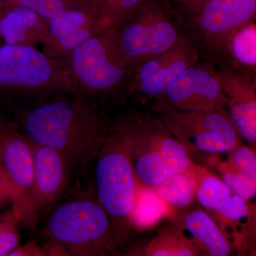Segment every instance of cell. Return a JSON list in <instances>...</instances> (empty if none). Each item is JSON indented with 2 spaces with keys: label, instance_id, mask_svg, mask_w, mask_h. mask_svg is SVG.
Listing matches in <instances>:
<instances>
[{
  "label": "cell",
  "instance_id": "6da1fadb",
  "mask_svg": "<svg viewBox=\"0 0 256 256\" xmlns=\"http://www.w3.org/2000/svg\"><path fill=\"white\" fill-rule=\"evenodd\" d=\"M46 97L20 114L22 132L32 142L60 152L72 166L95 161L111 124L95 100L76 90Z\"/></svg>",
  "mask_w": 256,
  "mask_h": 256
},
{
  "label": "cell",
  "instance_id": "7a4b0ae2",
  "mask_svg": "<svg viewBox=\"0 0 256 256\" xmlns=\"http://www.w3.org/2000/svg\"><path fill=\"white\" fill-rule=\"evenodd\" d=\"M111 124L126 143L139 186L154 188L194 166L188 150L156 116L130 111Z\"/></svg>",
  "mask_w": 256,
  "mask_h": 256
},
{
  "label": "cell",
  "instance_id": "3957f363",
  "mask_svg": "<svg viewBox=\"0 0 256 256\" xmlns=\"http://www.w3.org/2000/svg\"><path fill=\"white\" fill-rule=\"evenodd\" d=\"M95 161L97 201L108 216L120 248L136 228L132 216L139 184L126 143L111 124Z\"/></svg>",
  "mask_w": 256,
  "mask_h": 256
},
{
  "label": "cell",
  "instance_id": "277c9868",
  "mask_svg": "<svg viewBox=\"0 0 256 256\" xmlns=\"http://www.w3.org/2000/svg\"><path fill=\"white\" fill-rule=\"evenodd\" d=\"M75 90L94 99L127 85L134 67L124 54L116 28H108L82 43L66 60Z\"/></svg>",
  "mask_w": 256,
  "mask_h": 256
},
{
  "label": "cell",
  "instance_id": "5b68a950",
  "mask_svg": "<svg viewBox=\"0 0 256 256\" xmlns=\"http://www.w3.org/2000/svg\"><path fill=\"white\" fill-rule=\"evenodd\" d=\"M43 234L68 256H108L118 248L108 216L92 200H75L57 208Z\"/></svg>",
  "mask_w": 256,
  "mask_h": 256
},
{
  "label": "cell",
  "instance_id": "8992f818",
  "mask_svg": "<svg viewBox=\"0 0 256 256\" xmlns=\"http://www.w3.org/2000/svg\"><path fill=\"white\" fill-rule=\"evenodd\" d=\"M74 90L66 64L36 47L0 45V96L44 97Z\"/></svg>",
  "mask_w": 256,
  "mask_h": 256
},
{
  "label": "cell",
  "instance_id": "52a82bcc",
  "mask_svg": "<svg viewBox=\"0 0 256 256\" xmlns=\"http://www.w3.org/2000/svg\"><path fill=\"white\" fill-rule=\"evenodd\" d=\"M178 11L170 0H146L130 18L116 26L121 48L134 70L183 38L176 24Z\"/></svg>",
  "mask_w": 256,
  "mask_h": 256
},
{
  "label": "cell",
  "instance_id": "ba28073f",
  "mask_svg": "<svg viewBox=\"0 0 256 256\" xmlns=\"http://www.w3.org/2000/svg\"><path fill=\"white\" fill-rule=\"evenodd\" d=\"M154 110L156 117L188 152L226 154L240 144L239 134L224 109L188 112L159 100Z\"/></svg>",
  "mask_w": 256,
  "mask_h": 256
},
{
  "label": "cell",
  "instance_id": "9c48e42d",
  "mask_svg": "<svg viewBox=\"0 0 256 256\" xmlns=\"http://www.w3.org/2000/svg\"><path fill=\"white\" fill-rule=\"evenodd\" d=\"M0 164L14 192L12 206L22 224L32 226L37 215L31 205L34 188V158L31 140L14 122L0 121Z\"/></svg>",
  "mask_w": 256,
  "mask_h": 256
},
{
  "label": "cell",
  "instance_id": "30bf717a",
  "mask_svg": "<svg viewBox=\"0 0 256 256\" xmlns=\"http://www.w3.org/2000/svg\"><path fill=\"white\" fill-rule=\"evenodd\" d=\"M110 23L88 0H76L70 8L48 22L43 52L52 60L66 64L77 47L106 28Z\"/></svg>",
  "mask_w": 256,
  "mask_h": 256
},
{
  "label": "cell",
  "instance_id": "8fae6325",
  "mask_svg": "<svg viewBox=\"0 0 256 256\" xmlns=\"http://www.w3.org/2000/svg\"><path fill=\"white\" fill-rule=\"evenodd\" d=\"M198 58L196 47L190 38L183 36L171 50L139 66L128 86L131 92L144 97L161 98L168 88L196 64Z\"/></svg>",
  "mask_w": 256,
  "mask_h": 256
},
{
  "label": "cell",
  "instance_id": "7c38bea8",
  "mask_svg": "<svg viewBox=\"0 0 256 256\" xmlns=\"http://www.w3.org/2000/svg\"><path fill=\"white\" fill-rule=\"evenodd\" d=\"M160 101L178 110L196 112H215L227 104L216 74L196 64L168 88Z\"/></svg>",
  "mask_w": 256,
  "mask_h": 256
},
{
  "label": "cell",
  "instance_id": "4fadbf2b",
  "mask_svg": "<svg viewBox=\"0 0 256 256\" xmlns=\"http://www.w3.org/2000/svg\"><path fill=\"white\" fill-rule=\"evenodd\" d=\"M194 16L206 44L227 50L235 34L255 22L256 0H210Z\"/></svg>",
  "mask_w": 256,
  "mask_h": 256
},
{
  "label": "cell",
  "instance_id": "5bb4252c",
  "mask_svg": "<svg viewBox=\"0 0 256 256\" xmlns=\"http://www.w3.org/2000/svg\"><path fill=\"white\" fill-rule=\"evenodd\" d=\"M32 144L34 188L31 205L37 215L38 210L54 203L66 191L72 165L60 152L33 142Z\"/></svg>",
  "mask_w": 256,
  "mask_h": 256
},
{
  "label": "cell",
  "instance_id": "9a60e30c",
  "mask_svg": "<svg viewBox=\"0 0 256 256\" xmlns=\"http://www.w3.org/2000/svg\"><path fill=\"white\" fill-rule=\"evenodd\" d=\"M227 99L229 116L239 136L256 150V92L246 76L224 68L215 73Z\"/></svg>",
  "mask_w": 256,
  "mask_h": 256
},
{
  "label": "cell",
  "instance_id": "2e32d148",
  "mask_svg": "<svg viewBox=\"0 0 256 256\" xmlns=\"http://www.w3.org/2000/svg\"><path fill=\"white\" fill-rule=\"evenodd\" d=\"M196 198L202 206L213 212L220 222L227 225H248L254 218L250 202L242 200L220 178L202 168Z\"/></svg>",
  "mask_w": 256,
  "mask_h": 256
},
{
  "label": "cell",
  "instance_id": "e0dca14e",
  "mask_svg": "<svg viewBox=\"0 0 256 256\" xmlns=\"http://www.w3.org/2000/svg\"><path fill=\"white\" fill-rule=\"evenodd\" d=\"M48 22L22 6L1 5L0 35L4 44L36 47L43 44Z\"/></svg>",
  "mask_w": 256,
  "mask_h": 256
},
{
  "label": "cell",
  "instance_id": "ac0fdd59",
  "mask_svg": "<svg viewBox=\"0 0 256 256\" xmlns=\"http://www.w3.org/2000/svg\"><path fill=\"white\" fill-rule=\"evenodd\" d=\"M203 254L210 256H228L232 246L228 236L207 212L193 210L184 216L175 227Z\"/></svg>",
  "mask_w": 256,
  "mask_h": 256
},
{
  "label": "cell",
  "instance_id": "d6986e66",
  "mask_svg": "<svg viewBox=\"0 0 256 256\" xmlns=\"http://www.w3.org/2000/svg\"><path fill=\"white\" fill-rule=\"evenodd\" d=\"M227 154L226 161L218 166L220 180L242 200L252 202L256 194L255 150L239 144Z\"/></svg>",
  "mask_w": 256,
  "mask_h": 256
},
{
  "label": "cell",
  "instance_id": "ffe728a7",
  "mask_svg": "<svg viewBox=\"0 0 256 256\" xmlns=\"http://www.w3.org/2000/svg\"><path fill=\"white\" fill-rule=\"evenodd\" d=\"M200 168H192L172 175L158 186L150 188L165 204L173 208L190 206L196 198Z\"/></svg>",
  "mask_w": 256,
  "mask_h": 256
},
{
  "label": "cell",
  "instance_id": "44dd1931",
  "mask_svg": "<svg viewBox=\"0 0 256 256\" xmlns=\"http://www.w3.org/2000/svg\"><path fill=\"white\" fill-rule=\"evenodd\" d=\"M143 255L150 256H196L203 252L176 228L162 230L144 247Z\"/></svg>",
  "mask_w": 256,
  "mask_h": 256
},
{
  "label": "cell",
  "instance_id": "7402d4cb",
  "mask_svg": "<svg viewBox=\"0 0 256 256\" xmlns=\"http://www.w3.org/2000/svg\"><path fill=\"white\" fill-rule=\"evenodd\" d=\"M166 204L150 188L139 186L133 210L134 228H146L164 214Z\"/></svg>",
  "mask_w": 256,
  "mask_h": 256
},
{
  "label": "cell",
  "instance_id": "603a6c76",
  "mask_svg": "<svg viewBox=\"0 0 256 256\" xmlns=\"http://www.w3.org/2000/svg\"><path fill=\"white\" fill-rule=\"evenodd\" d=\"M227 50L239 64L250 68L256 66V25L255 22L242 28L232 37Z\"/></svg>",
  "mask_w": 256,
  "mask_h": 256
},
{
  "label": "cell",
  "instance_id": "cb8c5ba5",
  "mask_svg": "<svg viewBox=\"0 0 256 256\" xmlns=\"http://www.w3.org/2000/svg\"><path fill=\"white\" fill-rule=\"evenodd\" d=\"M96 10L116 28L127 21L146 0H88Z\"/></svg>",
  "mask_w": 256,
  "mask_h": 256
},
{
  "label": "cell",
  "instance_id": "d4e9b609",
  "mask_svg": "<svg viewBox=\"0 0 256 256\" xmlns=\"http://www.w3.org/2000/svg\"><path fill=\"white\" fill-rule=\"evenodd\" d=\"M21 224L20 214L13 206L11 210L0 215V256H9L13 250L20 246Z\"/></svg>",
  "mask_w": 256,
  "mask_h": 256
},
{
  "label": "cell",
  "instance_id": "484cf974",
  "mask_svg": "<svg viewBox=\"0 0 256 256\" xmlns=\"http://www.w3.org/2000/svg\"><path fill=\"white\" fill-rule=\"evenodd\" d=\"M76 0H2V4L22 6L48 22L70 8Z\"/></svg>",
  "mask_w": 256,
  "mask_h": 256
},
{
  "label": "cell",
  "instance_id": "4316f807",
  "mask_svg": "<svg viewBox=\"0 0 256 256\" xmlns=\"http://www.w3.org/2000/svg\"><path fill=\"white\" fill-rule=\"evenodd\" d=\"M14 200V195L12 188L0 164V208L10 203L12 204Z\"/></svg>",
  "mask_w": 256,
  "mask_h": 256
},
{
  "label": "cell",
  "instance_id": "83f0119b",
  "mask_svg": "<svg viewBox=\"0 0 256 256\" xmlns=\"http://www.w3.org/2000/svg\"><path fill=\"white\" fill-rule=\"evenodd\" d=\"M170 1L181 11L194 15L210 0H170Z\"/></svg>",
  "mask_w": 256,
  "mask_h": 256
},
{
  "label": "cell",
  "instance_id": "f1b7e54d",
  "mask_svg": "<svg viewBox=\"0 0 256 256\" xmlns=\"http://www.w3.org/2000/svg\"><path fill=\"white\" fill-rule=\"evenodd\" d=\"M44 256L42 248L34 242H30L23 246H18L9 256Z\"/></svg>",
  "mask_w": 256,
  "mask_h": 256
},
{
  "label": "cell",
  "instance_id": "f546056e",
  "mask_svg": "<svg viewBox=\"0 0 256 256\" xmlns=\"http://www.w3.org/2000/svg\"><path fill=\"white\" fill-rule=\"evenodd\" d=\"M0 18H1V6H0ZM0 38H1V35H0Z\"/></svg>",
  "mask_w": 256,
  "mask_h": 256
},
{
  "label": "cell",
  "instance_id": "4dcf8cb0",
  "mask_svg": "<svg viewBox=\"0 0 256 256\" xmlns=\"http://www.w3.org/2000/svg\"><path fill=\"white\" fill-rule=\"evenodd\" d=\"M2 0H0V5L2 4Z\"/></svg>",
  "mask_w": 256,
  "mask_h": 256
}]
</instances>
